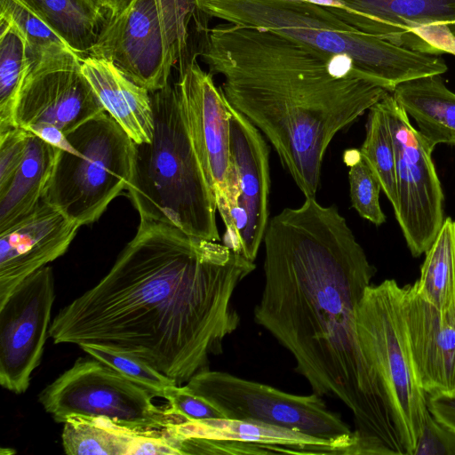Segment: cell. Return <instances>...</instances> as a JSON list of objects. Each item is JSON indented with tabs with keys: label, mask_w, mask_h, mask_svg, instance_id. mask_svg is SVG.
I'll return each mask as SVG.
<instances>
[{
	"label": "cell",
	"mask_w": 455,
	"mask_h": 455,
	"mask_svg": "<svg viewBox=\"0 0 455 455\" xmlns=\"http://www.w3.org/2000/svg\"><path fill=\"white\" fill-rule=\"evenodd\" d=\"M263 242L255 323L291 353L313 393L351 411L358 455H403L357 337V307L377 269L346 219L335 205L306 198L268 221Z\"/></svg>",
	"instance_id": "1"
},
{
	"label": "cell",
	"mask_w": 455,
	"mask_h": 455,
	"mask_svg": "<svg viewBox=\"0 0 455 455\" xmlns=\"http://www.w3.org/2000/svg\"><path fill=\"white\" fill-rule=\"evenodd\" d=\"M255 267L224 243L140 220L108 274L58 312L49 337L132 354L187 383L237 329L233 297Z\"/></svg>",
	"instance_id": "2"
},
{
	"label": "cell",
	"mask_w": 455,
	"mask_h": 455,
	"mask_svg": "<svg viewBox=\"0 0 455 455\" xmlns=\"http://www.w3.org/2000/svg\"><path fill=\"white\" fill-rule=\"evenodd\" d=\"M196 53L223 76L226 100L270 142L305 198L315 197L333 137L390 92L349 57L268 29L220 23Z\"/></svg>",
	"instance_id": "3"
},
{
	"label": "cell",
	"mask_w": 455,
	"mask_h": 455,
	"mask_svg": "<svg viewBox=\"0 0 455 455\" xmlns=\"http://www.w3.org/2000/svg\"><path fill=\"white\" fill-rule=\"evenodd\" d=\"M154 133L135 143L129 197L140 220L220 241L216 198L194 149L175 86L150 92Z\"/></svg>",
	"instance_id": "4"
},
{
	"label": "cell",
	"mask_w": 455,
	"mask_h": 455,
	"mask_svg": "<svg viewBox=\"0 0 455 455\" xmlns=\"http://www.w3.org/2000/svg\"><path fill=\"white\" fill-rule=\"evenodd\" d=\"M205 15L268 29L323 52L349 57L388 92L405 81L448 70L437 55L412 51L349 25L327 8L303 0H196Z\"/></svg>",
	"instance_id": "5"
},
{
	"label": "cell",
	"mask_w": 455,
	"mask_h": 455,
	"mask_svg": "<svg viewBox=\"0 0 455 455\" xmlns=\"http://www.w3.org/2000/svg\"><path fill=\"white\" fill-rule=\"evenodd\" d=\"M134 141L106 112L66 136L43 201L80 227L98 220L127 188Z\"/></svg>",
	"instance_id": "6"
},
{
	"label": "cell",
	"mask_w": 455,
	"mask_h": 455,
	"mask_svg": "<svg viewBox=\"0 0 455 455\" xmlns=\"http://www.w3.org/2000/svg\"><path fill=\"white\" fill-rule=\"evenodd\" d=\"M403 288L395 280L371 284L356 311L364 357L374 370L405 455H412L430 415L427 397L412 363L403 315Z\"/></svg>",
	"instance_id": "7"
},
{
	"label": "cell",
	"mask_w": 455,
	"mask_h": 455,
	"mask_svg": "<svg viewBox=\"0 0 455 455\" xmlns=\"http://www.w3.org/2000/svg\"><path fill=\"white\" fill-rule=\"evenodd\" d=\"M186 386L217 408L224 419L290 429L327 443L339 454L355 455L354 430L315 393L292 395L209 369L194 375Z\"/></svg>",
	"instance_id": "8"
},
{
	"label": "cell",
	"mask_w": 455,
	"mask_h": 455,
	"mask_svg": "<svg viewBox=\"0 0 455 455\" xmlns=\"http://www.w3.org/2000/svg\"><path fill=\"white\" fill-rule=\"evenodd\" d=\"M155 395L91 356L80 357L38 395L58 423L70 415L104 416L137 429L164 430L175 419L154 404Z\"/></svg>",
	"instance_id": "9"
},
{
	"label": "cell",
	"mask_w": 455,
	"mask_h": 455,
	"mask_svg": "<svg viewBox=\"0 0 455 455\" xmlns=\"http://www.w3.org/2000/svg\"><path fill=\"white\" fill-rule=\"evenodd\" d=\"M196 56L179 66L174 86L194 149L225 225L223 243L234 249L238 186L230 162L228 104L214 84L213 75L202 69Z\"/></svg>",
	"instance_id": "10"
},
{
	"label": "cell",
	"mask_w": 455,
	"mask_h": 455,
	"mask_svg": "<svg viewBox=\"0 0 455 455\" xmlns=\"http://www.w3.org/2000/svg\"><path fill=\"white\" fill-rule=\"evenodd\" d=\"M81 60V55L67 50L31 66L15 108L16 127L62 148L68 133L106 112L82 72Z\"/></svg>",
	"instance_id": "11"
},
{
	"label": "cell",
	"mask_w": 455,
	"mask_h": 455,
	"mask_svg": "<svg viewBox=\"0 0 455 455\" xmlns=\"http://www.w3.org/2000/svg\"><path fill=\"white\" fill-rule=\"evenodd\" d=\"M380 103L395 155L397 202L394 208L407 246L419 257L433 243L444 220V196L432 152L391 92Z\"/></svg>",
	"instance_id": "12"
},
{
	"label": "cell",
	"mask_w": 455,
	"mask_h": 455,
	"mask_svg": "<svg viewBox=\"0 0 455 455\" xmlns=\"http://www.w3.org/2000/svg\"><path fill=\"white\" fill-rule=\"evenodd\" d=\"M55 299L52 267L24 279L0 304V385L25 393L41 363Z\"/></svg>",
	"instance_id": "13"
},
{
	"label": "cell",
	"mask_w": 455,
	"mask_h": 455,
	"mask_svg": "<svg viewBox=\"0 0 455 455\" xmlns=\"http://www.w3.org/2000/svg\"><path fill=\"white\" fill-rule=\"evenodd\" d=\"M88 55L110 61L149 92L169 84L177 62L156 0H133L118 15L109 17Z\"/></svg>",
	"instance_id": "14"
},
{
	"label": "cell",
	"mask_w": 455,
	"mask_h": 455,
	"mask_svg": "<svg viewBox=\"0 0 455 455\" xmlns=\"http://www.w3.org/2000/svg\"><path fill=\"white\" fill-rule=\"evenodd\" d=\"M228 111L230 162L238 186L234 250L254 261L269 221V149L263 134L243 114L229 104Z\"/></svg>",
	"instance_id": "15"
},
{
	"label": "cell",
	"mask_w": 455,
	"mask_h": 455,
	"mask_svg": "<svg viewBox=\"0 0 455 455\" xmlns=\"http://www.w3.org/2000/svg\"><path fill=\"white\" fill-rule=\"evenodd\" d=\"M403 315L419 382L427 395H455V296L439 308L403 285Z\"/></svg>",
	"instance_id": "16"
},
{
	"label": "cell",
	"mask_w": 455,
	"mask_h": 455,
	"mask_svg": "<svg viewBox=\"0 0 455 455\" xmlns=\"http://www.w3.org/2000/svg\"><path fill=\"white\" fill-rule=\"evenodd\" d=\"M80 226L44 202L0 232V304L28 275L63 255Z\"/></svg>",
	"instance_id": "17"
},
{
	"label": "cell",
	"mask_w": 455,
	"mask_h": 455,
	"mask_svg": "<svg viewBox=\"0 0 455 455\" xmlns=\"http://www.w3.org/2000/svg\"><path fill=\"white\" fill-rule=\"evenodd\" d=\"M68 455H180L179 441L165 429H137L104 416L70 415L63 422Z\"/></svg>",
	"instance_id": "18"
},
{
	"label": "cell",
	"mask_w": 455,
	"mask_h": 455,
	"mask_svg": "<svg viewBox=\"0 0 455 455\" xmlns=\"http://www.w3.org/2000/svg\"><path fill=\"white\" fill-rule=\"evenodd\" d=\"M327 8L354 28L406 48L410 31L430 23L455 25V0H340Z\"/></svg>",
	"instance_id": "19"
},
{
	"label": "cell",
	"mask_w": 455,
	"mask_h": 455,
	"mask_svg": "<svg viewBox=\"0 0 455 455\" xmlns=\"http://www.w3.org/2000/svg\"><path fill=\"white\" fill-rule=\"evenodd\" d=\"M81 69L107 113L135 143L150 142L154 133L151 93L136 84L110 61L82 57Z\"/></svg>",
	"instance_id": "20"
},
{
	"label": "cell",
	"mask_w": 455,
	"mask_h": 455,
	"mask_svg": "<svg viewBox=\"0 0 455 455\" xmlns=\"http://www.w3.org/2000/svg\"><path fill=\"white\" fill-rule=\"evenodd\" d=\"M167 432L178 440L204 438L260 445L270 453L339 454L327 443L290 429L256 422L217 419L170 424Z\"/></svg>",
	"instance_id": "21"
},
{
	"label": "cell",
	"mask_w": 455,
	"mask_h": 455,
	"mask_svg": "<svg viewBox=\"0 0 455 455\" xmlns=\"http://www.w3.org/2000/svg\"><path fill=\"white\" fill-rule=\"evenodd\" d=\"M391 93L431 149L438 144L455 145V93L442 75L405 81Z\"/></svg>",
	"instance_id": "22"
},
{
	"label": "cell",
	"mask_w": 455,
	"mask_h": 455,
	"mask_svg": "<svg viewBox=\"0 0 455 455\" xmlns=\"http://www.w3.org/2000/svg\"><path fill=\"white\" fill-rule=\"evenodd\" d=\"M59 147L28 132L23 159L0 188V232L33 212L42 202Z\"/></svg>",
	"instance_id": "23"
},
{
	"label": "cell",
	"mask_w": 455,
	"mask_h": 455,
	"mask_svg": "<svg viewBox=\"0 0 455 455\" xmlns=\"http://www.w3.org/2000/svg\"><path fill=\"white\" fill-rule=\"evenodd\" d=\"M79 55H88L105 25L104 11L92 0H19Z\"/></svg>",
	"instance_id": "24"
},
{
	"label": "cell",
	"mask_w": 455,
	"mask_h": 455,
	"mask_svg": "<svg viewBox=\"0 0 455 455\" xmlns=\"http://www.w3.org/2000/svg\"><path fill=\"white\" fill-rule=\"evenodd\" d=\"M426 299L444 307L455 296V220L444 219L433 243L425 252L420 275L413 283Z\"/></svg>",
	"instance_id": "25"
},
{
	"label": "cell",
	"mask_w": 455,
	"mask_h": 455,
	"mask_svg": "<svg viewBox=\"0 0 455 455\" xmlns=\"http://www.w3.org/2000/svg\"><path fill=\"white\" fill-rule=\"evenodd\" d=\"M31 66L23 36L0 17V133L16 127L15 108Z\"/></svg>",
	"instance_id": "26"
},
{
	"label": "cell",
	"mask_w": 455,
	"mask_h": 455,
	"mask_svg": "<svg viewBox=\"0 0 455 455\" xmlns=\"http://www.w3.org/2000/svg\"><path fill=\"white\" fill-rule=\"evenodd\" d=\"M359 150L378 177L394 209L397 202L395 155L388 120L380 100L369 109L366 135Z\"/></svg>",
	"instance_id": "27"
},
{
	"label": "cell",
	"mask_w": 455,
	"mask_h": 455,
	"mask_svg": "<svg viewBox=\"0 0 455 455\" xmlns=\"http://www.w3.org/2000/svg\"><path fill=\"white\" fill-rule=\"evenodd\" d=\"M0 17L23 36L32 65L49 55L72 50L44 21L19 0H0Z\"/></svg>",
	"instance_id": "28"
},
{
	"label": "cell",
	"mask_w": 455,
	"mask_h": 455,
	"mask_svg": "<svg viewBox=\"0 0 455 455\" xmlns=\"http://www.w3.org/2000/svg\"><path fill=\"white\" fill-rule=\"evenodd\" d=\"M344 163L349 167L348 180L353 208L358 214L376 226L386 221V215L379 204L381 185L359 149H347L343 155Z\"/></svg>",
	"instance_id": "29"
},
{
	"label": "cell",
	"mask_w": 455,
	"mask_h": 455,
	"mask_svg": "<svg viewBox=\"0 0 455 455\" xmlns=\"http://www.w3.org/2000/svg\"><path fill=\"white\" fill-rule=\"evenodd\" d=\"M78 347L87 355L115 369L126 379L145 387L155 397H164L168 387L178 384L174 379L132 354L93 343H84Z\"/></svg>",
	"instance_id": "30"
},
{
	"label": "cell",
	"mask_w": 455,
	"mask_h": 455,
	"mask_svg": "<svg viewBox=\"0 0 455 455\" xmlns=\"http://www.w3.org/2000/svg\"><path fill=\"white\" fill-rule=\"evenodd\" d=\"M168 45L179 66L188 60L189 22L202 12L196 0H156Z\"/></svg>",
	"instance_id": "31"
},
{
	"label": "cell",
	"mask_w": 455,
	"mask_h": 455,
	"mask_svg": "<svg viewBox=\"0 0 455 455\" xmlns=\"http://www.w3.org/2000/svg\"><path fill=\"white\" fill-rule=\"evenodd\" d=\"M168 402L166 413L176 422L224 419L212 403L193 393L186 385H172L164 397Z\"/></svg>",
	"instance_id": "32"
},
{
	"label": "cell",
	"mask_w": 455,
	"mask_h": 455,
	"mask_svg": "<svg viewBox=\"0 0 455 455\" xmlns=\"http://www.w3.org/2000/svg\"><path fill=\"white\" fill-rule=\"evenodd\" d=\"M407 46L427 54L449 52L455 55V34L445 23L418 26L410 31Z\"/></svg>",
	"instance_id": "33"
},
{
	"label": "cell",
	"mask_w": 455,
	"mask_h": 455,
	"mask_svg": "<svg viewBox=\"0 0 455 455\" xmlns=\"http://www.w3.org/2000/svg\"><path fill=\"white\" fill-rule=\"evenodd\" d=\"M412 455H455V431L430 413Z\"/></svg>",
	"instance_id": "34"
},
{
	"label": "cell",
	"mask_w": 455,
	"mask_h": 455,
	"mask_svg": "<svg viewBox=\"0 0 455 455\" xmlns=\"http://www.w3.org/2000/svg\"><path fill=\"white\" fill-rule=\"evenodd\" d=\"M28 132L15 127L0 133V188L7 185L20 164Z\"/></svg>",
	"instance_id": "35"
},
{
	"label": "cell",
	"mask_w": 455,
	"mask_h": 455,
	"mask_svg": "<svg viewBox=\"0 0 455 455\" xmlns=\"http://www.w3.org/2000/svg\"><path fill=\"white\" fill-rule=\"evenodd\" d=\"M430 413L455 431V395H427Z\"/></svg>",
	"instance_id": "36"
},
{
	"label": "cell",
	"mask_w": 455,
	"mask_h": 455,
	"mask_svg": "<svg viewBox=\"0 0 455 455\" xmlns=\"http://www.w3.org/2000/svg\"><path fill=\"white\" fill-rule=\"evenodd\" d=\"M101 10L108 11L109 17L116 16L126 9L133 0H92Z\"/></svg>",
	"instance_id": "37"
},
{
	"label": "cell",
	"mask_w": 455,
	"mask_h": 455,
	"mask_svg": "<svg viewBox=\"0 0 455 455\" xmlns=\"http://www.w3.org/2000/svg\"><path fill=\"white\" fill-rule=\"evenodd\" d=\"M0 453L2 455H4V454L9 455V454L15 453V451L11 448H7V449L2 448Z\"/></svg>",
	"instance_id": "38"
},
{
	"label": "cell",
	"mask_w": 455,
	"mask_h": 455,
	"mask_svg": "<svg viewBox=\"0 0 455 455\" xmlns=\"http://www.w3.org/2000/svg\"><path fill=\"white\" fill-rule=\"evenodd\" d=\"M303 1H305V0H303Z\"/></svg>",
	"instance_id": "39"
}]
</instances>
